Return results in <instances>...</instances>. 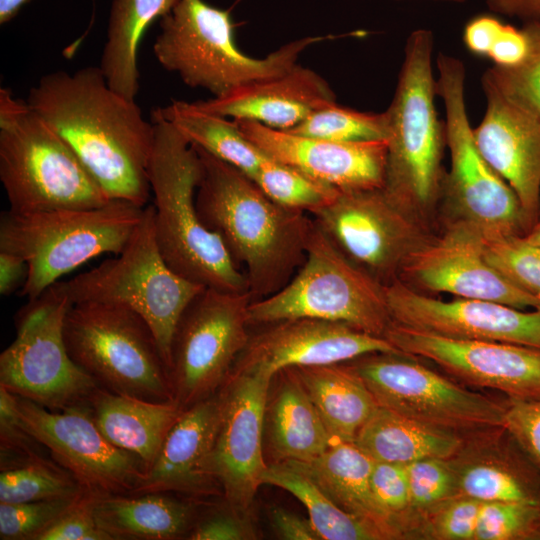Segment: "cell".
<instances>
[{
	"label": "cell",
	"mask_w": 540,
	"mask_h": 540,
	"mask_svg": "<svg viewBox=\"0 0 540 540\" xmlns=\"http://www.w3.org/2000/svg\"><path fill=\"white\" fill-rule=\"evenodd\" d=\"M26 102L109 199L149 204L153 123L145 120L135 100L109 87L99 67L46 74L30 89Z\"/></svg>",
	"instance_id": "cell-1"
},
{
	"label": "cell",
	"mask_w": 540,
	"mask_h": 540,
	"mask_svg": "<svg viewBox=\"0 0 540 540\" xmlns=\"http://www.w3.org/2000/svg\"><path fill=\"white\" fill-rule=\"evenodd\" d=\"M197 149L202 174L196 207L244 272L252 301L282 288L302 265L314 221L272 200L235 166Z\"/></svg>",
	"instance_id": "cell-2"
},
{
	"label": "cell",
	"mask_w": 540,
	"mask_h": 540,
	"mask_svg": "<svg viewBox=\"0 0 540 540\" xmlns=\"http://www.w3.org/2000/svg\"><path fill=\"white\" fill-rule=\"evenodd\" d=\"M148 163L156 240L167 264L186 279L223 291H248L246 276L222 239L201 221L196 190L202 174L194 145L156 109Z\"/></svg>",
	"instance_id": "cell-3"
},
{
	"label": "cell",
	"mask_w": 540,
	"mask_h": 540,
	"mask_svg": "<svg viewBox=\"0 0 540 540\" xmlns=\"http://www.w3.org/2000/svg\"><path fill=\"white\" fill-rule=\"evenodd\" d=\"M434 36L419 28L408 36L388 120L384 191L407 211H429L442 191L444 122L435 107Z\"/></svg>",
	"instance_id": "cell-4"
},
{
	"label": "cell",
	"mask_w": 540,
	"mask_h": 540,
	"mask_svg": "<svg viewBox=\"0 0 540 540\" xmlns=\"http://www.w3.org/2000/svg\"><path fill=\"white\" fill-rule=\"evenodd\" d=\"M160 28L153 45L158 62L187 86L206 89L214 97L286 72L308 47L330 38L308 36L264 58L250 57L235 43L230 11L203 0H179L160 19Z\"/></svg>",
	"instance_id": "cell-5"
},
{
	"label": "cell",
	"mask_w": 540,
	"mask_h": 540,
	"mask_svg": "<svg viewBox=\"0 0 540 540\" xmlns=\"http://www.w3.org/2000/svg\"><path fill=\"white\" fill-rule=\"evenodd\" d=\"M144 208L111 200L95 208L2 213L0 250L19 255L28 268L20 296L35 299L87 261L105 253L119 254Z\"/></svg>",
	"instance_id": "cell-6"
},
{
	"label": "cell",
	"mask_w": 540,
	"mask_h": 540,
	"mask_svg": "<svg viewBox=\"0 0 540 540\" xmlns=\"http://www.w3.org/2000/svg\"><path fill=\"white\" fill-rule=\"evenodd\" d=\"M0 181L15 213L111 201L67 144L7 88L0 89Z\"/></svg>",
	"instance_id": "cell-7"
},
{
	"label": "cell",
	"mask_w": 540,
	"mask_h": 540,
	"mask_svg": "<svg viewBox=\"0 0 540 540\" xmlns=\"http://www.w3.org/2000/svg\"><path fill=\"white\" fill-rule=\"evenodd\" d=\"M248 314L250 324L309 318L379 337L392 323L384 284L346 257L315 222L300 268L278 291L252 301Z\"/></svg>",
	"instance_id": "cell-8"
},
{
	"label": "cell",
	"mask_w": 540,
	"mask_h": 540,
	"mask_svg": "<svg viewBox=\"0 0 540 540\" xmlns=\"http://www.w3.org/2000/svg\"><path fill=\"white\" fill-rule=\"evenodd\" d=\"M64 339L71 358L99 387L148 401H174L153 331L128 307L73 303L65 317Z\"/></svg>",
	"instance_id": "cell-9"
},
{
	"label": "cell",
	"mask_w": 540,
	"mask_h": 540,
	"mask_svg": "<svg viewBox=\"0 0 540 540\" xmlns=\"http://www.w3.org/2000/svg\"><path fill=\"white\" fill-rule=\"evenodd\" d=\"M71 302H106L128 307L150 326L169 371L178 322L190 302L206 287L174 271L156 240L153 207L143 217L124 249L89 271L62 282Z\"/></svg>",
	"instance_id": "cell-10"
},
{
	"label": "cell",
	"mask_w": 540,
	"mask_h": 540,
	"mask_svg": "<svg viewBox=\"0 0 540 540\" xmlns=\"http://www.w3.org/2000/svg\"><path fill=\"white\" fill-rule=\"evenodd\" d=\"M436 66V94L444 104L445 142L450 155L441 194L458 213L456 220L470 224L484 238L523 236L528 225L516 194L475 143L467 114L463 62L440 53Z\"/></svg>",
	"instance_id": "cell-11"
},
{
	"label": "cell",
	"mask_w": 540,
	"mask_h": 540,
	"mask_svg": "<svg viewBox=\"0 0 540 540\" xmlns=\"http://www.w3.org/2000/svg\"><path fill=\"white\" fill-rule=\"evenodd\" d=\"M70 305L62 282L28 300L18 313L15 339L0 355V386L50 410L87 403L99 386L67 350Z\"/></svg>",
	"instance_id": "cell-12"
},
{
	"label": "cell",
	"mask_w": 540,
	"mask_h": 540,
	"mask_svg": "<svg viewBox=\"0 0 540 540\" xmlns=\"http://www.w3.org/2000/svg\"><path fill=\"white\" fill-rule=\"evenodd\" d=\"M249 291L204 288L182 314L171 346L173 400L183 409L214 395L250 335Z\"/></svg>",
	"instance_id": "cell-13"
},
{
	"label": "cell",
	"mask_w": 540,
	"mask_h": 540,
	"mask_svg": "<svg viewBox=\"0 0 540 540\" xmlns=\"http://www.w3.org/2000/svg\"><path fill=\"white\" fill-rule=\"evenodd\" d=\"M412 358L374 353L348 365L363 379L381 407L460 435L503 430L505 403L463 388Z\"/></svg>",
	"instance_id": "cell-14"
},
{
	"label": "cell",
	"mask_w": 540,
	"mask_h": 540,
	"mask_svg": "<svg viewBox=\"0 0 540 540\" xmlns=\"http://www.w3.org/2000/svg\"><path fill=\"white\" fill-rule=\"evenodd\" d=\"M312 216L346 257L384 285L398 278L406 257L427 238L417 215L383 188L339 191Z\"/></svg>",
	"instance_id": "cell-15"
},
{
	"label": "cell",
	"mask_w": 540,
	"mask_h": 540,
	"mask_svg": "<svg viewBox=\"0 0 540 540\" xmlns=\"http://www.w3.org/2000/svg\"><path fill=\"white\" fill-rule=\"evenodd\" d=\"M15 398L24 427L85 493L103 497L133 492L146 466L103 435L87 404L50 410L29 399L16 395Z\"/></svg>",
	"instance_id": "cell-16"
},
{
	"label": "cell",
	"mask_w": 540,
	"mask_h": 540,
	"mask_svg": "<svg viewBox=\"0 0 540 540\" xmlns=\"http://www.w3.org/2000/svg\"><path fill=\"white\" fill-rule=\"evenodd\" d=\"M399 276L414 289L429 293L496 301L519 309L540 307L538 299L517 288L487 262L483 235L461 220L416 247L404 260Z\"/></svg>",
	"instance_id": "cell-17"
},
{
	"label": "cell",
	"mask_w": 540,
	"mask_h": 540,
	"mask_svg": "<svg viewBox=\"0 0 540 540\" xmlns=\"http://www.w3.org/2000/svg\"><path fill=\"white\" fill-rule=\"evenodd\" d=\"M272 378L257 370H231L219 391L214 473L231 507L242 514L252 504L268 468L262 435Z\"/></svg>",
	"instance_id": "cell-18"
},
{
	"label": "cell",
	"mask_w": 540,
	"mask_h": 540,
	"mask_svg": "<svg viewBox=\"0 0 540 540\" xmlns=\"http://www.w3.org/2000/svg\"><path fill=\"white\" fill-rule=\"evenodd\" d=\"M393 323L443 337L513 343L540 349V307L519 309L496 301L442 300L399 278L384 285Z\"/></svg>",
	"instance_id": "cell-19"
},
{
	"label": "cell",
	"mask_w": 540,
	"mask_h": 540,
	"mask_svg": "<svg viewBox=\"0 0 540 540\" xmlns=\"http://www.w3.org/2000/svg\"><path fill=\"white\" fill-rule=\"evenodd\" d=\"M384 337L403 355L428 359L472 385L508 398L540 397V349L448 338L393 322Z\"/></svg>",
	"instance_id": "cell-20"
},
{
	"label": "cell",
	"mask_w": 540,
	"mask_h": 540,
	"mask_svg": "<svg viewBox=\"0 0 540 540\" xmlns=\"http://www.w3.org/2000/svg\"><path fill=\"white\" fill-rule=\"evenodd\" d=\"M267 325L250 336L232 370H257L274 377L291 367L340 364L374 353L403 355L385 337L342 323L298 318Z\"/></svg>",
	"instance_id": "cell-21"
},
{
	"label": "cell",
	"mask_w": 540,
	"mask_h": 540,
	"mask_svg": "<svg viewBox=\"0 0 540 540\" xmlns=\"http://www.w3.org/2000/svg\"><path fill=\"white\" fill-rule=\"evenodd\" d=\"M233 120L265 155L338 191L384 187L387 141L339 142Z\"/></svg>",
	"instance_id": "cell-22"
},
{
	"label": "cell",
	"mask_w": 540,
	"mask_h": 540,
	"mask_svg": "<svg viewBox=\"0 0 540 540\" xmlns=\"http://www.w3.org/2000/svg\"><path fill=\"white\" fill-rule=\"evenodd\" d=\"M486 109L473 128L475 143L516 194L528 230L540 216V119L482 81Z\"/></svg>",
	"instance_id": "cell-23"
},
{
	"label": "cell",
	"mask_w": 540,
	"mask_h": 540,
	"mask_svg": "<svg viewBox=\"0 0 540 540\" xmlns=\"http://www.w3.org/2000/svg\"><path fill=\"white\" fill-rule=\"evenodd\" d=\"M221 413L219 392L185 409L168 432L154 463L131 494L215 491L213 454Z\"/></svg>",
	"instance_id": "cell-24"
},
{
	"label": "cell",
	"mask_w": 540,
	"mask_h": 540,
	"mask_svg": "<svg viewBox=\"0 0 540 540\" xmlns=\"http://www.w3.org/2000/svg\"><path fill=\"white\" fill-rule=\"evenodd\" d=\"M334 102L335 93L323 77L295 64L278 76L239 86L195 104L223 117L289 130L313 111Z\"/></svg>",
	"instance_id": "cell-25"
},
{
	"label": "cell",
	"mask_w": 540,
	"mask_h": 540,
	"mask_svg": "<svg viewBox=\"0 0 540 540\" xmlns=\"http://www.w3.org/2000/svg\"><path fill=\"white\" fill-rule=\"evenodd\" d=\"M307 475L342 510L371 525L384 539L404 536L402 527L377 504L370 486L375 461L353 441L333 440L307 462H283Z\"/></svg>",
	"instance_id": "cell-26"
},
{
	"label": "cell",
	"mask_w": 540,
	"mask_h": 540,
	"mask_svg": "<svg viewBox=\"0 0 540 540\" xmlns=\"http://www.w3.org/2000/svg\"><path fill=\"white\" fill-rule=\"evenodd\" d=\"M103 435L115 446L137 456L147 469L183 409L175 401L155 402L98 387L87 401Z\"/></svg>",
	"instance_id": "cell-27"
},
{
	"label": "cell",
	"mask_w": 540,
	"mask_h": 540,
	"mask_svg": "<svg viewBox=\"0 0 540 540\" xmlns=\"http://www.w3.org/2000/svg\"><path fill=\"white\" fill-rule=\"evenodd\" d=\"M93 512L112 540H171L188 532L196 510L168 493L151 492L96 497Z\"/></svg>",
	"instance_id": "cell-28"
},
{
	"label": "cell",
	"mask_w": 540,
	"mask_h": 540,
	"mask_svg": "<svg viewBox=\"0 0 540 540\" xmlns=\"http://www.w3.org/2000/svg\"><path fill=\"white\" fill-rule=\"evenodd\" d=\"M353 442L376 462L402 465L426 458L450 460L464 448L460 434L425 425L379 405Z\"/></svg>",
	"instance_id": "cell-29"
},
{
	"label": "cell",
	"mask_w": 540,
	"mask_h": 540,
	"mask_svg": "<svg viewBox=\"0 0 540 540\" xmlns=\"http://www.w3.org/2000/svg\"><path fill=\"white\" fill-rule=\"evenodd\" d=\"M334 440L354 441L378 404L363 379L340 364L290 368Z\"/></svg>",
	"instance_id": "cell-30"
},
{
	"label": "cell",
	"mask_w": 540,
	"mask_h": 540,
	"mask_svg": "<svg viewBox=\"0 0 540 540\" xmlns=\"http://www.w3.org/2000/svg\"><path fill=\"white\" fill-rule=\"evenodd\" d=\"M282 371L285 377L266 409L270 449L277 463L307 462L334 439L292 370Z\"/></svg>",
	"instance_id": "cell-31"
},
{
	"label": "cell",
	"mask_w": 540,
	"mask_h": 540,
	"mask_svg": "<svg viewBox=\"0 0 540 540\" xmlns=\"http://www.w3.org/2000/svg\"><path fill=\"white\" fill-rule=\"evenodd\" d=\"M178 1H112L99 68L115 92L135 100L139 91L137 53L142 37L149 26L166 16Z\"/></svg>",
	"instance_id": "cell-32"
},
{
	"label": "cell",
	"mask_w": 540,
	"mask_h": 540,
	"mask_svg": "<svg viewBox=\"0 0 540 540\" xmlns=\"http://www.w3.org/2000/svg\"><path fill=\"white\" fill-rule=\"evenodd\" d=\"M157 110L189 143L235 166L251 178L266 158L243 134L235 120L229 121L227 117L207 112L195 102L173 100Z\"/></svg>",
	"instance_id": "cell-33"
},
{
	"label": "cell",
	"mask_w": 540,
	"mask_h": 540,
	"mask_svg": "<svg viewBox=\"0 0 540 540\" xmlns=\"http://www.w3.org/2000/svg\"><path fill=\"white\" fill-rule=\"evenodd\" d=\"M263 484L277 486L295 496L307 509L320 539H384L371 525L338 507L307 475L288 463L268 466Z\"/></svg>",
	"instance_id": "cell-34"
},
{
	"label": "cell",
	"mask_w": 540,
	"mask_h": 540,
	"mask_svg": "<svg viewBox=\"0 0 540 540\" xmlns=\"http://www.w3.org/2000/svg\"><path fill=\"white\" fill-rule=\"evenodd\" d=\"M453 466L459 495L482 502H540V471L535 472V465L480 459Z\"/></svg>",
	"instance_id": "cell-35"
},
{
	"label": "cell",
	"mask_w": 540,
	"mask_h": 540,
	"mask_svg": "<svg viewBox=\"0 0 540 540\" xmlns=\"http://www.w3.org/2000/svg\"><path fill=\"white\" fill-rule=\"evenodd\" d=\"M83 493L77 480L65 468L45 456L0 473V502L73 498Z\"/></svg>",
	"instance_id": "cell-36"
},
{
	"label": "cell",
	"mask_w": 540,
	"mask_h": 540,
	"mask_svg": "<svg viewBox=\"0 0 540 540\" xmlns=\"http://www.w3.org/2000/svg\"><path fill=\"white\" fill-rule=\"evenodd\" d=\"M287 131L339 142L387 141L388 120L385 112H361L334 102Z\"/></svg>",
	"instance_id": "cell-37"
},
{
	"label": "cell",
	"mask_w": 540,
	"mask_h": 540,
	"mask_svg": "<svg viewBox=\"0 0 540 540\" xmlns=\"http://www.w3.org/2000/svg\"><path fill=\"white\" fill-rule=\"evenodd\" d=\"M252 179L275 202L311 215L329 204L339 192L267 155Z\"/></svg>",
	"instance_id": "cell-38"
},
{
	"label": "cell",
	"mask_w": 540,
	"mask_h": 540,
	"mask_svg": "<svg viewBox=\"0 0 540 540\" xmlns=\"http://www.w3.org/2000/svg\"><path fill=\"white\" fill-rule=\"evenodd\" d=\"M522 28L529 42L523 60L510 67L493 65L483 74L482 81L540 119V21L526 22Z\"/></svg>",
	"instance_id": "cell-39"
},
{
	"label": "cell",
	"mask_w": 540,
	"mask_h": 540,
	"mask_svg": "<svg viewBox=\"0 0 540 540\" xmlns=\"http://www.w3.org/2000/svg\"><path fill=\"white\" fill-rule=\"evenodd\" d=\"M484 256L505 279L540 301V246L522 236L484 238Z\"/></svg>",
	"instance_id": "cell-40"
},
{
	"label": "cell",
	"mask_w": 540,
	"mask_h": 540,
	"mask_svg": "<svg viewBox=\"0 0 540 540\" xmlns=\"http://www.w3.org/2000/svg\"><path fill=\"white\" fill-rule=\"evenodd\" d=\"M540 539V502H483L475 540Z\"/></svg>",
	"instance_id": "cell-41"
},
{
	"label": "cell",
	"mask_w": 540,
	"mask_h": 540,
	"mask_svg": "<svg viewBox=\"0 0 540 540\" xmlns=\"http://www.w3.org/2000/svg\"><path fill=\"white\" fill-rule=\"evenodd\" d=\"M405 469L412 510L428 513L459 495L451 459H421L406 464Z\"/></svg>",
	"instance_id": "cell-42"
},
{
	"label": "cell",
	"mask_w": 540,
	"mask_h": 540,
	"mask_svg": "<svg viewBox=\"0 0 540 540\" xmlns=\"http://www.w3.org/2000/svg\"><path fill=\"white\" fill-rule=\"evenodd\" d=\"M80 496L21 503L0 502V539L35 540Z\"/></svg>",
	"instance_id": "cell-43"
},
{
	"label": "cell",
	"mask_w": 540,
	"mask_h": 540,
	"mask_svg": "<svg viewBox=\"0 0 540 540\" xmlns=\"http://www.w3.org/2000/svg\"><path fill=\"white\" fill-rule=\"evenodd\" d=\"M42 448L45 446L24 427L16 409L15 395L0 386L1 471L44 457Z\"/></svg>",
	"instance_id": "cell-44"
},
{
	"label": "cell",
	"mask_w": 540,
	"mask_h": 540,
	"mask_svg": "<svg viewBox=\"0 0 540 540\" xmlns=\"http://www.w3.org/2000/svg\"><path fill=\"white\" fill-rule=\"evenodd\" d=\"M482 501L458 495L428 512V531L440 540H475Z\"/></svg>",
	"instance_id": "cell-45"
},
{
	"label": "cell",
	"mask_w": 540,
	"mask_h": 540,
	"mask_svg": "<svg viewBox=\"0 0 540 540\" xmlns=\"http://www.w3.org/2000/svg\"><path fill=\"white\" fill-rule=\"evenodd\" d=\"M370 486L380 508L404 529L405 519L412 511L405 465L375 461Z\"/></svg>",
	"instance_id": "cell-46"
},
{
	"label": "cell",
	"mask_w": 540,
	"mask_h": 540,
	"mask_svg": "<svg viewBox=\"0 0 540 540\" xmlns=\"http://www.w3.org/2000/svg\"><path fill=\"white\" fill-rule=\"evenodd\" d=\"M503 430L540 471V397L508 398Z\"/></svg>",
	"instance_id": "cell-47"
},
{
	"label": "cell",
	"mask_w": 540,
	"mask_h": 540,
	"mask_svg": "<svg viewBox=\"0 0 540 540\" xmlns=\"http://www.w3.org/2000/svg\"><path fill=\"white\" fill-rule=\"evenodd\" d=\"M95 498L84 492L35 540H112L96 522L93 512Z\"/></svg>",
	"instance_id": "cell-48"
},
{
	"label": "cell",
	"mask_w": 540,
	"mask_h": 540,
	"mask_svg": "<svg viewBox=\"0 0 540 540\" xmlns=\"http://www.w3.org/2000/svg\"><path fill=\"white\" fill-rule=\"evenodd\" d=\"M237 511L213 515L189 534L192 540H244L254 538L253 529Z\"/></svg>",
	"instance_id": "cell-49"
},
{
	"label": "cell",
	"mask_w": 540,
	"mask_h": 540,
	"mask_svg": "<svg viewBox=\"0 0 540 540\" xmlns=\"http://www.w3.org/2000/svg\"><path fill=\"white\" fill-rule=\"evenodd\" d=\"M528 48L529 42L523 28L518 29L504 23L488 58L495 66L510 67L523 60Z\"/></svg>",
	"instance_id": "cell-50"
},
{
	"label": "cell",
	"mask_w": 540,
	"mask_h": 540,
	"mask_svg": "<svg viewBox=\"0 0 540 540\" xmlns=\"http://www.w3.org/2000/svg\"><path fill=\"white\" fill-rule=\"evenodd\" d=\"M503 24L498 18L489 14L470 19L463 30L465 46L473 54L488 57Z\"/></svg>",
	"instance_id": "cell-51"
},
{
	"label": "cell",
	"mask_w": 540,
	"mask_h": 540,
	"mask_svg": "<svg viewBox=\"0 0 540 540\" xmlns=\"http://www.w3.org/2000/svg\"><path fill=\"white\" fill-rule=\"evenodd\" d=\"M271 522L279 536L286 540H320L310 520L281 508L271 511Z\"/></svg>",
	"instance_id": "cell-52"
},
{
	"label": "cell",
	"mask_w": 540,
	"mask_h": 540,
	"mask_svg": "<svg viewBox=\"0 0 540 540\" xmlns=\"http://www.w3.org/2000/svg\"><path fill=\"white\" fill-rule=\"evenodd\" d=\"M27 264L19 255L0 250V294L11 295L22 287L27 277Z\"/></svg>",
	"instance_id": "cell-53"
},
{
	"label": "cell",
	"mask_w": 540,
	"mask_h": 540,
	"mask_svg": "<svg viewBox=\"0 0 540 540\" xmlns=\"http://www.w3.org/2000/svg\"><path fill=\"white\" fill-rule=\"evenodd\" d=\"M485 3L491 11L519 18L524 23L540 21V0H485Z\"/></svg>",
	"instance_id": "cell-54"
},
{
	"label": "cell",
	"mask_w": 540,
	"mask_h": 540,
	"mask_svg": "<svg viewBox=\"0 0 540 540\" xmlns=\"http://www.w3.org/2000/svg\"><path fill=\"white\" fill-rule=\"evenodd\" d=\"M31 0H0V24L11 21Z\"/></svg>",
	"instance_id": "cell-55"
},
{
	"label": "cell",
	"mask_w": 540,
	"mask_h": 540,
	"mask_svg": "<svg viewBox=\"0 0 540 540\" xmlns=\"http://www.w3.org/2000/svg\"><path fill=\"white\" fill-rule=\"evenodd\" d=\"M522 238L528 243L540 246V217Z\"/></svg>",
	"instance_id": "cell-56"
},
{
	"label": "cell",
	"mask_w": 540,
	"mask_h": 540,
	"mask_svg": "<svg viewBox=\"0 0 540 540\" xmlns=\"http://www.w3.org/2000/svg\"><path fill=\"white\" fill-rule=\"evenodd\" d=\"M395 1H405V0H395ZM434 1H444V2H453V3H463L467 0H434Z\"/></svg>",
	"instance_id": "cell-57"
},
{
	"label": "cell",
	"mask_w": 540,
	"mask_h": 540,
	"mask_svg": "<svg viewBox=\"0 0 540 540\" xmlns=\"http://www.w3.org/2000/svg\"><path fill=\"white\" fill-rule=\"evenodd\" d=\"M540 217V216H539Z\"/></svg>",
	"instance_id": "cell-58"
}]
</instances>
